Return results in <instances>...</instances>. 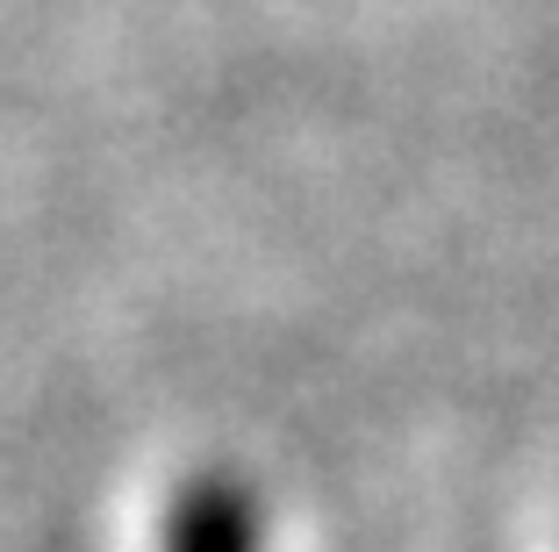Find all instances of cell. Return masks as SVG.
I'll use <instances>...</instances> for the list:
<instances>
[{
	"mask_svg": "<svg viewBox=\"0 0 559 552\" xmlns=\"http://www.w3.org/2000/svg\"><path fill=\"white\" fill-rule=\"evenodd\" d=\"M158 552H265V509L245 481L201 473L173 495L165 509V545Z\"/></svg>",
	"mask_w": 559,
	"mask_h": 552,
	"instance_id": "obj_1",
	"label": "cell"
}]
</instances>
